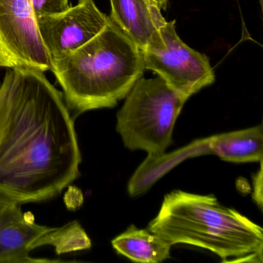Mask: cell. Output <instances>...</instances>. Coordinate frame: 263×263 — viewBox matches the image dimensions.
I'll use <instances>...</instances> for the list:
<instances>
[{
    "instance_id": "obj_1",
    "label": "cell",
    "mask_w": 263,
    "mask_h": 263,
    "mask_svg": "<svg viewBox=\"0 0 263 263\" xmlns=\"http://www.w3.org/2000/svg\"><path fill=\"white\" fill-rule=\"evenodd\" d=\"M2 82L8 110L0 134V198L48 201L80 176L74 118L43 72L8 69Z\"/></svg>"
},
{
    "instance_id": "obj_2",
    "label": "cell",
    "mask_w": 263,
    "mask_h": 263,
    "mask_svg": "<svg viewBox=\"0 0 263 263\" xmlns=\"http://www.w3.org/2000/svg\"><path fill=\"white\" fill-rule=\"evenodd\" d=\"M144 70L142 51L112 22L82 47L51 60L73 118L110 108L126 98Z\"/></svg>"
},
{
    "instance_id": "obj_3",
    "label": "cell",
    "mask_w": 263,
    "mask_h": 263,
    "mask_svg": "<svg viewBox=\"0 0 263 263\" xmlns=\"http://www.w3.org/2000/svg\"><path fill=\"white\" fill-rule=\"evenodd\" d=\"M147 229L172 246L203 248L222 261L262 262V229L212 195L173 191Z\"/></svg>"
},
{
    "instance_id": "obj_4",
    "label": "cell",
    "mask_w": 263,
    "mask_h": 263,
    "mask_svg": "<svg viewBox=\"0 0 263 263\" xmlns=\"http://www.w3.org/2000/svg\"><path fill=\"white\" fill-rule=\"evenodd\" d=\"M187 98L159 76L141 77L117 114L116 130L126 147L158 156L172 144L175 122Z\"/></svg>"
},
{
    "instance_id": "obj_5",
    "label": "cell",
    "mask_w": 263,
    "mask_h": 263,
    "mask_svg": "<svg viewBox=\"0 0 263 263\" xmlns=\"http://www.w3.org/2000/svg\"><path fill=\"white\" fill-rule=\"evenodd\" d=\"M160 33L163 44L142 51L146 70L156 73L187 99L215 82L209 58L181 41L175 30V21L166 23Z\"/></svg>"
},
{
    "instance_id": "obj_6",
    "label": "cell",
    "mask_w": 263,
    "mask_h": 263,
    "mask_svg": "<svg viewBox=\"0 0 263 263\" xmlns=\"http://www.w3.org/2000/svg\"><path fill=\"white\" fill-rule=\"evenodd\" d=\"M0 67L51 70L31 0H0Z\"/></svg>"
},
{
    "instance_id": "obj_7",
    "label": "cell",
    "mask_w": 263,
    "mask_h": 263,
    "mask_svg": "<svg viewBox=\"0 0 263 263\" xmlns=\"http://www.w3.org/2000/svg\"><path fill=\"white\" fill-rule=\"evenodd\" d=\"M38 28L50 59L61 58L84 46L110 22L93 0L78 4L59 14L36 17Z\"/></svg>"
},
{
    "instance_id": "obj_8",
    "label": "cell",
    "mask_w": 263,
    "mask_h": 263,
    "mask_svg": "<svg viewBox=\"0 0 263 263\" xmlns=\"http://www.w3.org/2000/svg\"><path fill=\"white\" fill-rule=\"evenodd\" d=\"M50 229L28 218L21 204L8 201L0 212V263L62 262L30 255L32 245Z\"/></svg>"
},
{
    "instance_id": "obj_9",
    "label": "cell",
    "mask_w": 263,
    "mask_h": 263,
    "mask_svg": "<svg viewBox=\"0 0 263 263\" xmlns=\"http://www.w3.org/2000/svg\"><path fill=\"white\" fill-rule=\"evenodd\" d=\"M112 22L141 50L163 44L166 20L153 0H110Z\"/></svg>"
},
{
    "instance_id": "obj_10",
    "label": "cell",
    "mask_w": 263,
    "mask_h": 263,
    "mask_svg": "<svg viewBox=\"0 0 263 263\" xmlns=\"http://www.w3.org/2000/svg\"><path fill=\"white\" fill-rule=\"evenodd\" d=\"M208 144L211 153L224 161L260 162L263 157L262 125L210 137Z\"/></svg>"
},
{
    "instance_id": "obj_11",
    "label": "cell",
    "mask_w": 263,
    "mask_h": 263,
    "mask_svg": "<svg viewBox=\"0 0 263 263\" xmlns=\"http://www.w3.org/2000/svg\"><path fill=\"white\" fill-rule=\"evenodd\" d=\"M114 249L132 261L158 263L170 258L172 245L147 229L130 226L112 241Z\"/></svg>"
},
{
    "instance_id": "obj_12",
    "label": "cell",
    "mask_w": 263,
    "mask_h": 263,
    "mask_svg": "<svg viewBox=\"0 0 263 263\" xmlns=\"http://www.w3.org/2000/svg\"><path fill=\"white\" fill-rule=\"evenodd\" d=\"M51 246L58 255L86 250L91 247V240L78 221H73L62 227H50L32 245V250Z\"/></svg>"
},
{
    "instance_id": "obj_13",
    "label": "cell",
    "mask_w": 263,
    "mask_h": 263,
    "mask_svg": "<svg viewBox=\"0 0 263 263\" xmlns=\"http://www.w3.org/2000/svg\"><path fill=\"white\" fill-rule=\"evenodd\" d=\"M209 153H211V152L208 144V138H205L195 141L190 145H187V147L181 148L178 152H175V153L172 155L170 154L168 155H164V153L158 155V158L161 161V164H159V168L158 167L141 176H132V179L129 181V194L132 196H137L145 192L156 180L161 178V175L168 172L169 169H172L174 166L177 165V164L186 159L187 157Z\"/></svg>"
},
{
    "instance_id": "obj_14",
    "label": "cell",
    "mask_w": 263,
    "mask_h": 263,
    "mask_svg": "<svg viewBox=\"0 0 263 263\" xmlns=\"http://www.w3.org/2000/svg\"><path fill=\"white\" fill-rule=\"evenodd\" d=\"M36 17L59 14L70 8L69 0H31Z\"/></svg>"
},
{
    "instance_id": "obj_15",
    "label": "cell",
    "mask_w": 263,
    "mask_h": 263,
    "mask_svg": "<svg viewBox=\"0 0 263 263\" xmlns=\"http://www.w3.org/2000/svg\"><path fill=\"white\" fill-rule=\"evenodd\" d=\"M254 192L252 198L260 209L262 208V161H260L259 170L253 176Z\"/></svg>"
},
{
    "instance_id": "obj_16",
    "label": "cell",
    "mask_w": 263,
    "mask_h": 263,
    "mask_svg": "<svg viewBox=\"0 0 263 263\" xmlns=\"http://www.w3.org/2000/svg\"><path fill=\"white\" fill-rule=\"evenodd\" d=\"M8 110V95L7 87L4 83L0 84V134L5 124Z\"/></svg>"
},
{
    "instance_id": "obj_17",
    "label": "cell",
    "mask_w": 263,
    "mask_h": 263,
    "mask_svg": "<svg viewBox=\"0 0 263 263\" xmlns=\"http://www.w3.org/2000/svg\"><path fill=\"white\" fill-rule=\"evenodd\" d=\"M153 1L161 10H166V8H167L168 0H153Z\"/></svg>"
},
{
    "instance_id": "obj_18",
    "label": "cell",
    "mask_w": 263,
    "mask_h": 263,
    "mask_svg": "<svg viewBox=\"0 0 263 263\" xmlns=\"http://www.w3.org/2000/svg\"><path fill=\"white\" fill-rule=\"evenodd\" d=\"M0 84H1V83H0Z\"/></svg>"
}]
</instances>
